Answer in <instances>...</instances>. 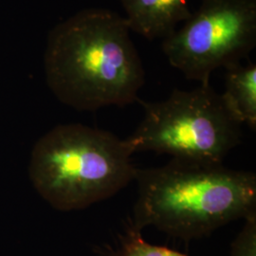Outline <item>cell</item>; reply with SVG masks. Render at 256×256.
I'll return each instance as SVG.
<instances>
[{"instance_id": "cell-8", "label": "cell", "mask_w": 256, "mask_h": 256, "mask_svg": "<svg viewBox=\"0 0 256 256\" xmlns=\"http://www.w3.org/2000/svg\"><path fill=\"white\" fill-rule=\"evenodd\" d=\"M99 256H187L170 248L156 246L146 241L142 230L129 225L124 234L120 236L119 243L116 248H99Z\"/></svg>"}, {"instance_id": "cell-2", "label": "cell", "mask_w": 256, "mask_h": 256, "mask_svg": "<svg viewBox=\"0 0 256 256\" xmlns=\"http://www.w3.org/2000/svg\"><path fill=\"white\" fill-rule=\"evenodd\" d=\"M134 228L153 226L186 241L206 238L238 220L256 216V176L222 164L172 158L162 167L137 169Z\"/></svg>"}, {"instance_id": "cell-3", "label": "cell", "mask_w": 256, "mask_h": 256, "mask_svg": "<svg viewBox=\"0 0 256 256\" xmlns=\"http://www.w3.org/2000/svg\"><path fill=\"white\" fill-rule=\"evenodd\" d=\"M126 140L81 124L57 126L32 150L28 176L39 196L61 212L106 200L135 180Z\"/></svg>"}, {"instance_id": "cell-7", "label": "cell", "mask_w": 256, "mask_h": 256, "mask_svg": "<svg viewBox=\"0 0 256 256\" xmlns=\"http://www.w3.org/2000/svg\"><path fill=\"white\" fill-rule=\"evenodd\" d=\"M222 99L232 116L254 130L256 128V66L238 64L227 70Z\"/></svg>"}, {"instance_id": "cell-1", "label": "cell", "mask_w": 256, "mask_h": 256, "mask_svg": "<svg viewBox=\"0 0 256 256\" xmlns=\"http://www.w3.org/2000/svg\"><path fill=\"white\" fill-rule=\"evenodd\" d=\"M130 32L124 16L102 8L82 10L56 25L44 54L50 92L79 111L138 101L146 72Z\"/></svg>"}, {"instance_id": "cell-6", "label": "cell", "mask_w": 256, "mask_h": 256, "mask_svg": "<svg viewBox=\"0 0 256 256\" xmlns=\"http://www.w3.org/2000/svg\"><path fill=\"white\" fill-rule=\"evenodd\" d=\"M130 30L149 40L164 39L190 18L189 0H120Z\"/></svg>"}, {"instance_id": "cell-9", "label": "cell", "mask_w": 256, "mask_h": 256, "mask_svg": "<svg viewBox=\"0 0 256 256\" xmlns=\"http://www.w3.org/2000/svg\"><path fill=\"white\" fill-rule=\"evenodd\" d=\"M230 256H256V216L245 220L230 245Z\"/></svg>"}, {"instance_id": "cell-5", "label": "cell", "mask_w": 256, "mask_h": 256, "mask_svg": "<svg viewBox=\"0 0 256 256\" xmlns=\"http://www.w3.org/2000/svg\"><path fill=\"white\" fill-rule=\"evenodd\" d=\"M256 45V0H202L162 48L187 79L206 86L214 70L241 64Z\"/></svg>"}, {"instance_id": "cell-4", "label": "cell", "mask_w": 256, "mask_h": 256, "mask_svg": "<svg viewBox=\"0 0 256 256\" xmlns=\"http://www.w3.org/2000/svg\"><path fill=\"white\" fill-rule=\"evenodd\" d=\"M140 102L144 115L126 138L132 153L155 152L200 164H222L241 142V124L210 84L174 90L164 101Z\"/></svg>"}]
</instances>
